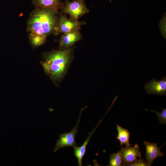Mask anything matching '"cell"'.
Wrapping results in <instances>:
<instances>
[{
    "label": "cell",
    "instance_id": "6",
    "mask_svg": "<svg viewBox=\"0 0 166 166\" xmlns=\"http://www.w3.org/2000/svg\"><path fill=\"white\" fill-rule=\"evenodd\" d=\"M144 86L148 94L166 95V77H163L160 81L152 78L148 82L144 84Z\"/></svg>",
    "mask_w": 166,
    "mask_h": 166
},
{
    "label": "cell",
    "instance_id": "9",
    "mask_svg": "<svg viewBox=\"0 0 166 166\" xmlns=\"http://www.w3.org/2000/svg\"><path fill=\"white\" fill-rule=\"evenodd\" d=\"M146 148L145 157L148 166H151L153 160L158 157H163L164 154L160 151V147L157 146V143L145 141L144 142Z\"/></svg>",
    "mask_w": 166,
    "mask_h": 166
},
{
    "label": "cell",
    "instance_id": "2",
    "mask_svg": "<svg viewBox=\"0 0 166 166\" xmlns=\"http://www.w3.org/2000/svg\"><path fill=\"white\" fill-rule=\"evenodd\" d=\"M59 12L48 8H35L30 14L27 22L29 34H35L47 37L55 34Z\"/></svg>",
    "mask_w": 166,
    "mask_h": 166
},
{
    "label": "cell",
    "instance_id": "12",
    "mask_svg": "<svg viewBox=\"0 0 166 166\" xmlns=\"http://www.w3.org/2000/svg\"><path fill=\"white\" fill-rule=\"evenodd\" d=\"M116 127L118 132L117 139L120 141V146L125 144L126 147H130L129 141L130 133L129 131L118 124L116 125Z\"/></svg>",
    "mask_w": 166,
    "mask_h": 166
},
{
    "label": "cell",
    "instance_id": "13",
    "mask_svg": "<svg viewBox=\"0 0 166 166\" xmlns=\"http://www.w3.org/2000/svg\"><path fill=\"white\" fill-rule=\"evenodd\" d=\"M122 150L123 148L117 153H113L110 155L109 163L108 166H123L122 155Z\"/></svg>",
    "mask_w": 166,
    "mask_h": 166
},
{
    "label": "cell",
    "instance_id": "16",
    "mask_svg": "<svg viewBox=\"0 0 166 166\" xmlns=\"http://www.w3.org/2000/svg\"><path fill=\"white\" fill-rule=\"evenodd\" d=\"M129 166H148L144 160L141 158L137 160Z\"/></svg>",
    "mask_w": 166,
    "mask_h": 166
},
{
    "label": "cell",
    "instance_id": "5",
    "mask_svg": "<svg viewBox=\"0 0 166 166\" xmlns=\"http://www.w3.org/2000/svg\"><path fill=\"white\" fill-rule=\"evenodd\" d=\"M83 110V109L81 111L77 122L73 129L69 132H65L64 133L60 134L59 136V139L57 140L56 144L54 149V152H56L62 148L67 147H74L76 146L75 137L78 132L80 119L82 112Z\"/></svg>",
    "mask_w": 166,
    "mask_h": 166
},
{
    "label": "cell",
    "instance_id": "15",
    "mask_svg": "<svg viewBox=\"0 0 166 166\" xmlns=\"http://www.w3.org/2000/svg\"><path fill=\"white\" fill-rule=\"evenodd\" d=\"M162 110L161 113H160L158 111H156L150 110V111L155 113L157 115L158 119L159 121V125L166 124V109L163 108Z\"/></svg>",
    "mask_w": 166,
    "mask_h": 166
},
{
    "label": "cell",
    "instance_id": "14",
    "mask_svg": "<svg viewBox=\"0 0 166 166\" xmlns=\"http://www.w3.org/2000/svg\"><path fill=\"white\" fill-rule=\"evenodd\" d=\"M29 38L31 44L35 47L40 46L46 42L47 37L41 35L30 34Z\"/></svg>",
    "mask_w": 166,
    "mask_h": 166
},
{
    "label": "cell",
    "instance_id": "4",
    "mask_svg": "<svg viewBox=\"0 0 166 166\" xmlns=\"http://www.w3.org/2000/svg\"><path fill=\"white\" fill-rule=\"evenodd\" d=\"M83 21H75L68 18L66 15L59 13L57 25L55 35L64 34L73 30L80 29L81 26L85 24Z\"/></svg>",
    "mask_w": 166,
    "mask_h": 166
},
{
    "label": "cell",
    "instance_id": "3",
    "mask_svg": "<svg viewBox=\"0 0 166 166\" xmlns=\"http://www.w3.org/2000/svg\"><path fill=\"white\" fill-rule=\"evenodd\" d=\"M61 10L62 13L68 14L70 19L75 21H78L80 18L89 11L85 0L66 1Z\"/></svg>",
    "mask_w": 166,
    "mask_h": 166
},
{
    "label": "cell",
    "instance_id": "1",
    "mask_svg": "<svg viewBox=\"0 0 166 166\" xmlns=\"http://www.w3.org/2000/svg\"><path fill=\"white\" fill-rule=\"evenodd\" d=\"M75 46L71 47L50 52L42 54L43 61H41L45 73L57 86L66 75L74 58Z\"/></svg>",
    "mask_w": 166,
    "mask_h": 166
},
{
    "label": "cell",
    "instance_id": "11",
    "mask_svg": "<svg viewBox=\"0 0 166 166\" xmlns=\"http://www.w3.org/2000/svg\"><path fill=\"white\" fill-rule=\"evenodd\" d=\"M101 121V120L98 125L92 132L89 133L88 137L81 146L80 147L75 146L73 147L74 148V155L77 159L78 166H81L82 165V159L86 152V146L92 134Z\"/></svg>",
    "mask_w": 166,
    "mask_h": 166
},
{
    "label": "cell",
    "instance_id": "7",
    "mask_svg": "<svg viewBox=\"0 0 166 166\" xmlns=\"http://www.w3.org/2000/svg\"><path fill=\"white\" fill-rule=\"evenodd\" d=\"M80 30H75L62 34L59 40V48H66L71 47L81 40L83 37Z\"/></svg>",
    "mask_w": 166,
    "mask_h": 166
},
{
    "label": "cell",
    "instance_id": "8",
    "mask_svg": "<svg viewBox=\"0 0 166 166\" xmlns=\"http://www.w3.org/2000/svg\"><path fill=\"white\" fill-rule=\"evenodd\" d=\"M122 155L123 166H129L141 156L139 147L137 144L133 147L123 148Z\"/></svg>",
    "mask_w": 166,
    "mask_h": 166
},
{
    "label": "cell",
    "instance_id": "10",
    "mask_svg": "<svg viewBox=\"0 0 166 166\" xmlns=\"http://www.w3.org/2000/svg\"><path fill=\"white\" fill-rule=\"evenodd\" d=\"M35 8H48L58 12L63 6L64 3L61 0H31Z\"/></svg>",
    "mask_w": 166,
    "mask_h": 166
}]
</instances>
